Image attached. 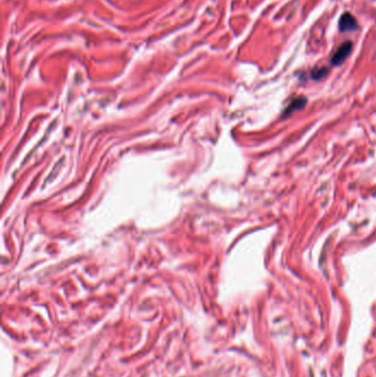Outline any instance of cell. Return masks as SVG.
<instances>
[{
	"mask_svg": "<svg viewBox=\"0 0 376 377\" xmlns=\"http://www.w3.org/2000/svg\"><path fill=\"white\" fill-rule=\"evenodd\" d=\"M353 50V43L352 41H345L344 43L341 44V47L337 50V52L334 53L333 56L331 57V65L333 66H339L343 64L345 60L348 59L349 55L351 54Z\"/></svg>",
	"mask_w": 376,
	"mask_h": 377,
	"instance_id": "6da1fadb",
	"label": "cell"
},
{
	"mask_svg": "<svg viewBox=\"0 0 376 377\" xmlns=\"http://www.w3.org/2000/svg\"><path fill=\"white\" fill-rule=\"evenodd\" d=\"M329 73V69L328 68H319V69H315L313 71L311 72V77L312 80H316V81H319V80H322L323 77H325L328 75Z\"/></svg>",
	"mask_w": 376,
	"mask_h": 377,
	"instance_id": "277c9868",
	"label": "cell"
},
{
	"mask_svg": "<svg viewBox=\"0 0 376 377\" xmlns=\"http://www.w3.org/2000/svg\"><path fill=\"white\" fill-rule=\"evenodd\" d=\"M306 103H307V99L304 98V97L296 98V99H294V101L291 102V104L288 106V108L286 109L285 113L286 114H290V113H292V111L296 110V109L302 108V107L306 105Z\"/></svg>",
	"mask_w": 376,
	"mask_h": 377,
	"instance_id": "3957f363",
	"label": "cell"
},
{
	"mask_svg": "<svg viewBox=\"0 0 376 377\" xmlns=\"http://www.w3.org/2000/svg\"><path fill=\"white\" fill-rule=\"evenodd\" d=\"M358 29L357 20L354 18L352 14L350 12H344L343 15L340 17L339 20V30L342 33L345 32H354Z\"/></svg>",
	"mask_w": 376,
	"mask_h": 377,
	"instance_id": "7a4b0ae2",
	"label": "cell"
}]
</instances>
